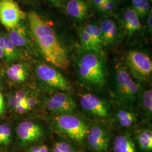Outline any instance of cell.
Returning <instances> with one entry per match:
<instances>
[{
  "label": "cell",
  "mask_w": 152,
  "mask_h": 152,
  "mask_svg": "<svg viewBox=\"0 0 152 152\" xmlns=\"http://www.w3.org/2000/svg\"><path fill=\"white\" fill-rule=\"evenodd\" d=\"M28 20L33 37L44 59L62 69L69 67L67 53L49 22L35 11L28 13Z\"/></svg>",
  "instance_id": "obj_1"
},
{
  "label": "cell",
  "mask_w": 152,
  "mask_h": 152,
  "mask_svg": "<svg viewBox=\"0 0 152 152\" xmlns=\"http://www.w3.org/2000/svg\"><path fill=\"white\" fill-rule=\"evenodd\" d=\"M79 79L87 87L100 89L105 82L106 72L103 60L100 55L87 51L77 62Z\"/></svg>",
  "instance_id": "obj_2"
},
{
  "label": "cell",
  "mask_w": 152,
  "mask_h": 152,
  "mask_svg": "<svg viewBox=\"0 0 152 152\" xmlns=\"http://www.w3.org/2000/svg\"><path fill=\"white\" fill-rule=\"evenodd\" d=\"M140 91L139 85L129 72L122 66L118 67L114 76V94L118 103L132 105L139 99Z\"/></svg>",
  "instance_id": "obj_3"
},
{
  "label": "cell",
  "mask_w": 152,
  "mask_h": 152,
  "mask_svg": "<svg viewBox=\"0 0 152 152\" xmlns=\"http://www.w3.org/2000/svg\"><path fill=\"white\" fill-rule=\"evenodd\" d=\"M56 128L76 141H81L88 133L87 125L80 118L70 113L59 115L55 120Z\"/></svg>",
  "instance_id": "obj_4"
},
{
  "label": "cell",
  "mask_w": 152,
  "mask_h": 152,
  "mask_svg": "<svg viewBox=\"0 0 152 152\" xmlns=\"http://www.w3.org/2000/svg\"><path fill=\"white\" fill-rule=\"evenodd\" d=\"M126 63L138 80L146 81L151 77L152 60L145 53L136 50L129 51L126 56Z\"/></svg>",
  "instance_id": "obj_5"
},
{
  "label": "cell",
  "mask_w": 152,
  "mask_h": 152,
  "mask_svg": "<svg viewBox=\"0 0 152 152\" xmlns=\"http://www.w3.org/2000/svg\"><path fill=\"white\" fill-rule=\"evenodd\" d=\"M35 73L38 80L45 86L66 92L71 89L69 83L60 72L44 63L37 64Z\"/></svg>",
  "instance_id": "obj_6"
},
{
  "label": "cell",
  "mask_w": 152,
  "mask_h": 152,
  "mask_svg": "<svg viewBox=\"0 0 152 152\" xmlns=\"http://www.w3.org/2000/svg\"><path fill=\"white\" fill-rule=\"evenodd\" d=\"M26 17L15 0H0V22L7 30L15 27Z\"/></svg>",
  "instance_id": "obj_7"
},
{
  "label": "cell",
  "mask_w": 152,
  "mask_h": 152,
  "mask_svg": "<svg viewBox=\"0 0 152 152\" xmlns=\"http://www.w3.org/2000/svg\"><path fill=\"white\" fill-rule=\"evenodd\" d=\"M80 105L86 112L93 116L105 118L109 115L110 107L103 99L91 93H85L81 96Z\"/></svg>",
  "instance_id": "obj_8"
},
{
  "label": "cell",
  "mask_w": 152,
  "mask_h": 152,
  "mask_svg": "<svg viewBox=\"0 0 152 152\" xmlns=\"http://www.w3.org/2000/svg\"><path fill=\"white\" fill-rule=\"evenodd\" d=\"M45 105L49 111L60 114L70 113L76 107L74 99L66 92H57L46 98Z\"/></svg>",
  "instance_id": "obj_9"
},
{
  "label": "cell",
  "mask_w": 152,
  "mask_h": 152,
  "mask_svg": "<svg viewBox=\"0 0 152 152\" xmlns=\"http://www.w3.org/2000/svg\"><path fill=\"white\" fill-rule=\"evenodd\" d=\"M16 134L22 146L37 141L44 135V130L38 124L32 121H24L16 127Z\"/></svg>",
  "instance_id": "obj_10"
},
{
  "label": "cell",
  "mask_w": 152,
  "mask_h": 152,
  "mask_svg": "<svg viewBox=\"0 0 152 152\" xmlns=\"http://www.w3.org/2000/svg\"><path fill=\"white\" fill-rule=\"evenodd\" d=\"M87 141L89 146L94 151L105 152L108 147V132L100 126H94L87 133Z\"/></svg>",
  "instance_id": "obj_11"
},
{
  "label": "cell",
  "mask_w": 152,
  "mask_h": 152,
  "mask_svg": "<svg viewBox=\"0 0 152 152\" xmlns=\"http://www.w3.org/2000/svg\"><path fill=\"white\" fill-rule=\"evenodd\" d=\"M7 36L11 42L18 48H27L32 45L23 20L20 22L15 27L9 30Z\"/></svg>",
  "instance_id": "obj_12"
},
{
  "label": "cell",
  "mask_w": 152,
  "mask_h": 152,
  "mask_svg": "<svg viewBox=\"0 0 152 152\" xmlns=\"http://www.w3.org/2000/svg\"><path fill=\"white\" fill-rule=\"evenodd\" d=\"M121 23L125 32L128 34L133 35L141 30L140 19L132 7H127L121 17Z\"/></svg>",
  "instance_id": "obj_13"
},
{
  "label": "cell",
  "mask_w": 152,
  "mask_h": 152,
  "mask_svg": "<svg viewBox=\"0 0 152 152\" xmlns=\"http://www.w3.org/2000/svg\"><path fill=\"white\" fill-rule=\"evenodd\" d=\"M103 46H109L113 44L118 37V29L116 23L112 19H104L99 25Z\"/></svg>",
  "instance_id": "obj_14"
},
{
  "label": "cell",
  "mask_w": 152,
  "mask_h": 152,
  "mask_svg": "<svg viewBox=\"0 0 152 152\" xmlns=\"http://www.w3.org/2000/svg\"><path fill=\"white\" fill-rule=\"evenodd\" d=\"M65 9L71 17L77 20L83 21L87 18L89 7L85 0H69Z\"/></svg>",
  "instance_id": "obj_15"
},
{
  "label": "cell",
  "mask_w": 152,
  "mask_h": 152,
  "mask_svg": "<svg viewBox=\"0 0 152 152\" xmlns=\"http://www.w3.org/2000/svg\"><path fill=\"white\" fill-rule=\"evenodd\" d=\"M0 48L3 50L4 58L7 63L15 61L21 55L20 51L11 42L7 34H0Z\"/></svg>",
  "instance_id": "obj_16"
},
{
  "label": "cell",
  "mask_w": 152,
  "mask_h": 152,
  "mask_svg": "<svg viewBox=\"0 0 152 152\" xmlns=\"http://www.w3.org/2000/svg\"><path fill=\"white\" fill-rule=\"evenodd\" d=\"M29 74L27 65L24 63H16L11 65L6 71L7 77L15 83H20L25 81Z\"/></svg>",
  "instance_id": "obj_17"
},
{
  "label": "cell",
  "mask_w": 152,
  "mask_h": 152,
  "mask_svg": "<svg viewBox=\"0 0 152 152\" xmlns=\"http://www.w3.org/2000/svg\"><path fill=\"white\" fill-rule=\"evenodd\" d=\"M114 152H136V147L132 139L128 134L116 136L113 143Z\"/></svg>",
  "instance_id": "obj_18"
},
{
  "label": "cell",
  "mask_w": 152,
  "mask_h": 152,
  "mask_svg": "<svg viewBox=\"0 0 152 152\" xmlns=\"http://www.w3.org/2000/svg\"><path fill=\"white\" fill-rule=\"evenodd\" d=\"M115 120L121 127L128 128L136 123L137 117L136 113L130 109H121L116 112Z\"/></svg>",
  "instance_id": "obj_19"
},
{
  "label": "cell",
  "mask_w": 152,
  "mask_h": 152,
  "mask_svg": "<svg viewBox=\"0 0 152 152\" xmlns=\"http://www.w3.org/2000/svg\"><path fill=\"white\" fill-rule=\"evenodd\" d=\"M79 37L82 46L87 51L92 52L100 55L102 52V48L99 46L93 41L90 36L82 27L78 31Z\"/></svg>",
  "instance_id": "obj_20"
},
{
  "label": "cell",
  "mask_w": 152,
  "mask_h": 152,
  "mask_svg": "<svg viewBox=\"0 0 152 152\" xmlns=\"http://www.w3.org/2000/svg\"><path fill=\"white\" fill-rule=\"evenodd\" d=\"M137 140L142 151L150 152L152 150V131L149 127L142 129L137 135Z\"/></svg>",
  "instance_id": "obj_21"
},
{
  "label": "cell",
  "mask_w": 152,
  "mask_h": 152,
  "mask_svg": "<svg viewBox=\"0 0 152 152\" xmlns=\"http://www.w3.org/2000/svg\"><path fill=\"white\" fill-rule=\"evenodd\" d=\"M144 114L148 118H151L152 114V90L151 88L140 91L139 99Z\"/></svg>",
  "instance_id": "obj_22"
},
{
  "label": "cell",
  "mask_w": 152,
  "mask_h": 152,
  "mask_svg": "<svg viewBox=\"0 0 152 152\" xmlns=\"http://www.w3.org/2000/svg\"><path fill=\"white\" fill-rule=\"evenodd\" d=\"M131 7L136 12L139 19H142L148 15L151 10L149 0H132Z\"/></svg>",
  "instance_id": "obj_23"
},
{
  "label": "cell",
  "mask_w": 152,
  "mask_h": 152,
  "mask_svg": "<svg viewBox=\"0 0 152 152\" xmlns=\"http://www.w3.org/2000/svg\"><path fill=\"white\" fill-rule=\"evenodd\" d=\"M82 28L90 36L95 44L98 45L100 48L103 47L102 34L99 26L95 24L90 23Z\"/></svg>",
  "instance_id": "obj_24"
},
{
  "label": "cell",
  "mask_w": 152,
  "mask_h": 152,
  "mask_svg": "<svg viewBox=\"0 0 152 152\" xmlns=\"http://www.w3.org/2000/svg\"><path fill=\"white\" fill-rule=\"evenodd\" d=\"M12 134L10 125L7 124H0V145L5 146L11 141Z\"/></svg>",
  "instance_id": "obj_25"
},
{
  "label": "cell",
  "mask_w": 152,
  "mask_h": 152,
  "mask_svg": "<svg viewBox=\"0 0 152 152\" xmlns=\"http://www.w3.org/2000/svg\"><path fill=\"white\" fill-rule=\"evenodd\" d=\"M118 4V0H109L96 9L99 12L103 14H107L114 11L117 9Z\"/></svg>",
  "instance_id": "obj_26"
},
{
  "label": "cell",
  "mask_w": 152,
  "mask_h": 152,
  "mask_svg": "<svg viewBox=\"0 0 152 152\" xmlns=\"http://www.w3.org/2000/svg\"><path fill=\"white\" fill-rule=\"evenodd\" d=\"M53 152H75L71 145L65 141H58L53 147Z\"/></svg>",
  "instance_id": "obj_27"
},
{
  "label": "cell",
  "mask_w": 152,
  "mask_h": 152,
  "mask_svg": "<svg viewBox=\"0 0 152 152\" xmlns=\"http://www.w3.org/2000/svg\"><path fill=\"white\" fill-rule=\"evenodd\" d=\"M37 99L34 96H33L30 95L29 97L28 98L27 100L26 101V103L27 104L29 110H31L37 104Z\"/></svg>",
  "instance_id": "obj_28"
},
{
  "label": "cell",
  "mask_w": 152,
  "mask_h": 152,
  "mask_svg": "<svg viewBox=\"0 0 152 152\" xmlns=\"http://www.w3.org/2000/svg\"><path fill=\"white\" fill-rule=\"evenodd\" d=\"M28 152H49V151L47 146L45 145H40L31 148Z\"/></svg>",
  "instance_id": "obj_29"
},
{
  "label": "cell",
  "mask_w": 152,
  "mask_h": 152,
  "mask_svg": "<svg viewBox=\"0 0 152 152\" xmlns=\"http://www.w3.org/2000/svg\"><path fill=\"white\" fill-rule=\"evenodd\" d=\"M147 29L148 33L152 34V9L147 15Z\"/></svg>",
  "instance_id": "obj_30"
},
{
  "label": "cell",
  "mask_w": 152,
  "mask_h": 152,
  "mask_svg": "<svg viewBox=\"0 0 152 152\" xmlns=\"http://www.w3.org/2000/svg\"><path fill=\"white\" fill-rule=\"evenodd\" d=\"M5 110V100L0 87V117L4 113Z\"/></svg>",
  "instance_id": "obj_31"
},
{
  "label": "cell",
  "mask_w": 152,
  "mask_h": 152,
  "mask_svg": "<svg viewBox=\"0 0 152 152\" xmlns=\"http://www.w3.org/2000/svg\"><path fill=\"white\" fill-rule=\"evenodd\" d=\"M109 0H91L92 5L95 8H97L99 6L102 5L105 2H107Z\"/></svg>",
  "instance_id": "obj_32"
},
{
  "label": "cell",
  "mask_w": 152,
  "mask_h": 152,
  "mask_svg": "<svg viewBox=\"0 0 152 152\" xmlns=\"http://www.w3.org/2000/svg\"><path fill=\"white\" fill-rule=\"evenodd\" d=\"M47 1H48L51 4H53L54 5L56 6L60 5V2H61V0H47Z\"/></svg>",
  "instance_id": "obj_33"
},
{
  "label": "cell",
  "mask_w": 152,
  "mask_h": 152,
  "mask_svg": "<svg viewBox=\"0 0 152 152\" xmlns=\"http://www.w3.org/2000/svg\"><path fill=\"white\" fill-rule=\"evenodd\" d=\"M4 58V52L2 49L0 48V60Z\"/></svg>",
  "instance_id": "obj_34"
},
{
  "label": "cell",
  "mask_w": 152,
  "mask_h": 152,
  "mask_svg": "<svg viewBox=\"0 0 152 152\" xmlns=\"http://www.w3.org/2000/svg\"><path fill=\"white\" fill-rule=\"evenodd\" d=\"M149 1H152V0H149Z\"/></svg>",
  "instance_id": "obj_35"
},
{
  "label": "cell",
  "mask_w": 152,
  "mask_h": 152,
  "mask_svg": "<svg viewBox=\"0 0 152 152\" xmlns=\"http://www.w3.org/2000/svg\"><path fill=\"white\" fill-rule=\"evenodd\" d=\"M26 1H28V0H26Z\"/></svg>",
  "instance_id": "obj_36"
},
{
  "label": "cell",
  "mask_w": 152,
  "mask_h": 152,
  "mask_svg": "<svg viewBox=\"0 0 152 152\" xmlns=\"http://www.w3.org/2000/svg\"></svg>",
  "instance_id": "obj_37"
}]
</instances>
